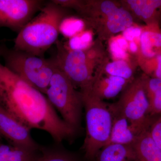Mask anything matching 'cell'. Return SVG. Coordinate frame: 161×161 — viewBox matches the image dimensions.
I'll return each mask as SVG.
<instances>
[{
    "label": "cell",
    "instance_id": "cell-8",
    "mask_svg": "<svg viewBox=\"0 0 161 161\" xmlns=\"http://www.w3.org/2000/svg\"><path fill=\"white\" fill-rule=\"evenodd\" d=\"M131 123L149 129L154 116L150 114V106L142 75L131 81L113 103Z\"/></svg>",
    "mask_w": 161,
    "mask_h": 161
},
{
    "label": "cell",
    "instance_id": "cell-1",
    "mask_svg": "<svg viewBox=\"0 0 161 161\" xmlns=\"http://www.w3.org/2000/svg\"><path fill=\"white\" fill-rule=\"evenodd\" d=\"M0 105L31 130L47 132L57 144L72 142L78 133L58 115L45 95L1 63Z\"/></svg>",
    "mask_w": 161,
    "mask_h": 161
},
{
    "label": "cell",
    "instance_id": "cell-12",
    "mask_svg": "<svg viewBox=\"0 0 161 161\" xmlns=\"http://www.w3.org/2000/svg\"><path fill=\"white\" fill-rule=\"evenodd\" d=\"M118 2L130 13L134 20H141L146 25L160 23L161 0H120Z\"/></svg>",
    "mask_w": 161,
    "mask_h": 161
},
{
    "label": "cell",
    "instance_id": "cell-20",
    "mask_svg": "<svg viewBox=\"0 0 161 161\" xmlns=\"http://www.w3.org/2000/svg\"><path fill=\"white\" fill-rule=\"evenodd\" d=\"M42 147L39 155L34 161H83L84 159L76 153L60 146Z\"/></svg>",
    "mask_w": 161,
    "mask_h": 161
},
{
    "label": "cell",
    "instance_id": "cell-5",
    "mask_svg": "<svg viewBox=\"0 0 161 161\" xmlns=\"http://www.w3.org/2000/svg\"><path fill=\"white\" fill-rule=\"evenodd\" d=\"M81 94L86 121V134L82 147L83 158L85 161H94L98 151L108 142L113 118L109 104L90 92Z\"/></svg>",
    "mask_w": 161,
    "mask_h": 161
},
{
    "label": "cell",
    "instance_id": "cell-6",
    "mask_svg": "<svg viewBox=\"0 0 161 161\" xmlns=\"http://www.w3.org/2000/svg\"><path fill=\"white\" fill-rule=\"evenodd\" d=\"M5 66L44 95L56 69L52 58L46 59L6 47H0Z\"/></svg>",
    "mask_w": 161,
    "mask_h": 161
},
{
    "label": "cell",
    "instance_id": "cell-25",
    "mask_svg": "<svg viewBox=\"0 0 161 161\" xmlns=\"http://www.w3.org/2000/svg\"><path fill=\"white\" fill-rule=\"evenodd\" d=\"M148 131L153 140L161 149V114L154 117Z\"/></svg>",
    "mask_w": 161,
    "mask_h": 161
},
{
    "label": "cell",
    "instance_id": "cell-4",
    "mask_svg": "<svg viewBox=\"0 0 161 161\" xmlns=\"http://www.w3.org/2000/svg\"><path fill=\"white\" fill-rule=\"evenodd\" d=\"M52 58L56 66L81 93L90 92L95 74L108 58L103 42L97 39L85 49H72L58 40Z\"/></svg>",
    "mask_w": 161,
    "mask_h": 161
},
{
    "label": "cell",
    "instance_id": "cell-28",
    "mask_svg": "<svg viewBox=\"0 0 161 161\" xmlns=\"http://www.w3.org/2000/svg\"><path fill=\"white\" fill-rule=\"evenodd\" d=\"M160 23H161V20H160Z\"/></svg>",
    "mask_w": 161,
    "mask_h": 161
},
{
    "label": "cell",
    "instance_id": "cell-10",
    "mask_svg": "<svg viewBox=\"0 0 161 161\" xmlns=\"http://www.w3.org/2000/svg\"><path fill=\"white\" fill-rule=\"evenodd\" d=\"M31 129L16 119L0 105V137L12 146L31 150L42 149L33 138Z\"/></svg>",
    "mask_w": 161,
    "mask_h": 161
},
{
    "label": "cell",
    "instance_id": "cell-14",
    "mask_svg": "<svg viewBox=\"0 0 161 161\" xmlns=\"http://www.w3.org/2000/svg\"><path fill=\"white\" fill-rule=\"evenodd\" d=\"M161 55V27L159 23L142 26L140 38L137 63Z\"/></svg>",
    "mask_w": 161,
    "mask_h": 161
},
{
    "label": "cell",
    "instance_id": "cell-30",
    "mask_svg": "<svg viewBox=\"0 0 161 161\" xmlns=\"http://www.w3.org/2000/svg\"></svg>",
    "mask_w": 161,
    "mask_h": 161
},
{
    "label": "cell",
    "instance_id": "cell-7",
    "mask_svg": "<svg viewBox=\"0 0 161 161\" xmlns=\"http://www.w3.org/2000/svg\"><path fill=\"white\" fill-rule=\"evenodd\" d=\"M45 95L62 119L78 132L84 108L82 94L57 66Z\"/></svg>",
    "mask_w": 161,
    "mask_h": 161
},
{
    "label": "cell",
    "instance_id": "cell-19",
    "mask_svg": "<svg viewBox=\"0 0 161 161\" xmlns=\"http://www.w3.org/2000/svg\"><path fill=\"white\" fill-rule=\"evenodd\" d=\"M133 63L134 61L123 60L111 61L108 58L103 64L101 70L110 75L132 81L134 79L133 75L135 71V66Z\"/></svg>",
    "mask_w": 161,
    "mask_h": 161
},
{
    "label": "cell",
    "instance_id": "cell-27",
    "mask_svg": "<svg viewBox=\"0 0 161 161\" xmlns=\"http://www.w3.org/2000/svg\"><path fill=\"white\" fill-rule=\"evenodd\" d=\"M128 42V53L130 55L137 56L139 51V43L135 40Z\"/></svg>",
    "mask_w": 161,
    "mask_h": 161
},
{
    "label": "cell",
    "instance_id": "cell-3",
    "mask_svg": "<svg viewBox=\"0 0 161 161\" xmlns=\"http://www.w3.org/2000/svg\"><path fill=\"white\" fill-rule=\"evenodd\" d=\"M70 16V9L53 0L46 2L39 14L18 33L14 49L44 58L47 51L58 41L61 24Z\"/></svg>",
    "mask_w": 161,
    "mask_h": 161
},
{
    "label": "cell",
    "instance_id": "cell-17",
    "mask_svg": "<svg viewBox=\"0 0 161 161\" xmlns=\"http://www.w3.org/2000/svg\"><path fill=\"white\" fill-rule=\"evenodd\" d=\"M144 87L150 106V114L156 116L161 114V80L142 74Z\"/></svg>",
    "mask_w": 161,
    "mask_h": 161
},
{
    "label": "cell",
    "instance_id": "cell-16",
    "mask_svg": "<svg viewBox=\"0 0 161 161\" xmlns=\"http://www.w3.org/2000/svg\"><path fill=\"white\" fill-rule=\"evenodd\" d=\"M148 130L142 133L132 145L137 161H161V149L150 137Z\"/></svg>",
    "mask_w": 161,
    "mask_h": 161
},
{
    "label": "cell",
    "instance_id": "cell-9",
    "mask_svg": "<svg viewBox=\"0 0 161 161\" xmlns=\"http://www.w3.org/2000/svg\"><path fill=\"white\" fill-rule=\"evenodd\" d=\"M46 3L42 0H0V27L18 33Z\"/></svg>",
    "mask_w": 161,
    "mask_h": 161
},
{
    "label": "cell",
    "instance_id": "cell-18",
    "mask_svg": "<svg viewBox=\"0 0 161 161\" xmlns=\"http://www.w3.org/2000/svg\"><path fill=\"white\" fill-rule=\"evenodd\" d=\"M41 150H31L0 143V161H34Z\"/></svg>",
    "mask_w": 161,
    "mask_h": 161
},
{
    "label": "cell",
    "instance_id": "cell-15",
    "mask_svg": "<svg viewBox=\"0 0 161 161\" xmlns=\"http://www.w3.org/2000/svg\"><path fill=\"white\" fill-rule=\"evenodd\" d=\"M94 161H137L132 145L107 144L95 156Z\"/></svg>",
    "mask_w": 161,
    "mask_h": 161
},
{
    "label": "cell",
    "instance_id": "cell-21",
    "mask_svg": "<svg viewBox=\"0 0 161 161\" xmlns=\"http://www.w3.org/2000/svg\"><path fill=\"white\" fill-rule=\"evenodd\" d=\"M137 64L143 74L161 80V55L152 59L140 61Z\"/></svg>",
    "mask_w": 161,
    "mask_h": 161
},
{
    "label": "cell",
    "instance_id": "cell-29",
    "mask_svg": "<svg viewBox=\"0 0 161 161\" xmlns=\"http://www.w3.org/2000/svg\"><path fill=\"white\" fill-rule=\"evenodd\" d=\"M1 137H0V140H1Z\"/></svg>",
    "mask_w": 161,
    "mask_h": 161
},
{
    "label": "cell",
    "instance_id": "cell-13",
    "mask_svg": "<svg viewBox=\"0 0 161 161\" xmlns=\"http://www.w3.org/2000/svg\"><path fill=\"white\" fill-rule=\"evenodd\" d=\"M101 67L95 74L90 92L102 100L115 98L131 81L107 74Z\"/></svg>",
    "mask_w": 161,
    "mask_h": 161
},
{
    "label": "cell",
    "instance_id": "cell-11",
    "mask_svg": "<svg viewBox=\"0 0 161 161\" xmlns=\"http://www.w3.org/2000/svg\"><path fill=\"white\" fill-rule=\"evenodd\" d=\"M109 108L113 119L109 139L106 145L117 143L132 145L142 133L149 130L142 129L131 123L113 103L109 104Z\"/></svg>",
    "mask_w": 161,
    "mask_h": 161
},
{
    "label": "cell",
    "instance_id": "cell-26",
    "mask_svg": "<svg viewBox=\"0 0 161 161\" xmlns=\"http://www.w3.org/2000/svg\"><path fill=\"white\" fill-rule=\"evenodd\" d=\"M142 28V27L134 24L122 32V35L128 42L135 40L139 43Z\"/></svg>",
    "mask_w": 161,
    "mask_h": 161
},
{
    "label": "cell",
    "instance_id": "cell-2",
    "mask_svg": "<svg viewBox=\"0 0 161 161\" xmlns=\"http://www.w3.org/2000/svg\"><path fill=\"white\" fill-rule=\"evenodd\" d=\"M55 2L67 9L75 10L102 42L108 41L134 24L132 15L118 1L55 0Z\"/></svg>",
    "mask_w": 161,
    "mask_h": 161
},
{
    "label": "cell",
    "instance_id": "cell-24",
    "mask_svg": "<svg viewBox=\"0 0 161 161\" xmlns=\"http://www.w3.org/2000/svg\"><path fill=\"white\" fill-rule=\"evenodd\" d=\"M108 41L109 51L113 60H123L133 61L131 59V55L119 45L115 40V36L110 38Z\"/></svg>",
    "mask_w": 161,
    "mask_h": 161
},
{
    "label": "cell",
    "instance_id": "cell-23",
    "mask_svg": "<svg viewBox=\"0 0 161 161\" xmlns=\"http://www.w3.org/2000/svg\"><path fill=\"white\" fill-rule=\"evenodd\" d=\"M85 26L86 25L82 19L70 16L63 21L60 27V31L64 30L65 35L72 37L82 31Z\"/></svg>",
    "mask_w": 161,
    "mask_h": 161
},
{
    "label": "cell",
    "instance_id": "cell-22",
    "mask_svg": "<svg viewBox=\"0 0 161 161\" xmlns=\"http://www.w3.org/2000/svg\"><path fill=\"white\" fill-rule=\"evenodd\" d=\"M93 32L91 30L81 31L71 38L69 47L72 49H85L94 42Z\"/></svg>",
    "mask_w": 161,
    "mask_h": 161
}]
</instances>
